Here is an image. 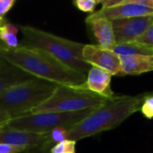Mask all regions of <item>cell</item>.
<instances>
[{"mask_svg":"<svg viewBox=\"0 0 153 153\" xmlns=\"http://www.w3.org/2000/svg\"><path fill=\"white\" fill-rule=\"evenodd\" d=\"M100 11L110 21L153 15V9L139 4L137 0H119L117 6L101 8Z\"/></svg>","mask_w":153,"mask_h":153,"instance_id":"obj_11","label":"cell"},{"mask_svg":"<svg viewBox=\"0 0 153 153\" xmlns=\"http://www.w3.org/2000/svg\"><path fill=\"white\" fill-rule=\"evenodd\" d=\"M19 29L23 37L22 46L42 49L69 68L84 74L91 68L82 57L84 44L60 38L31 26H20Z\"/></svg>","mask_w":153,"mask_h":153,"instance_id":"obj_3","label":"cell"},{"mask_svg":"<svg viewBox=\"0 0 153 153\" xmlns=\"http://www.w3.org/2000/svg\"><path fill=\"white\" fill-rule=\"evenodd\" d=\"M76 142L65 140L62 143L55 144L51 149L50 153H75Z\"/></svg>","mask_w":153,"mask_h":153,"instance_id":"obj_19","label":"cell"},{"mask_svg":"<svg viewBox=\"0 0 153 153\" xmlns=\"http://www.w3.org/2000/svg\"><path fill=\"white\" fill-rule=\"evenodd\" d=\"M48 134H34L0 126V144L25 147L31 151L40 149L48 142Z\"/></svg>","mask_w":153,"mask_h":153,"instance_id":"obj_9","label":"cell"},{"mask_svg":"<svg viewBox=\"0 0 153 153\" xmlns=\"http://www.w3.org/2000/svg\"><path fill=\"white\" fill-rule=\"evenodd\" d=\"M0 46H4V44H3V43L1 42V40H0Z\"/></svg>","mask_w":153,"mask_h":153,"instance_id":"obj_27","label":"cell"},{"mask_svg":"<svg viewBox=\"0 0 153 153\" xmlns=\"http://www.w3.org/2000/svg\"><path fill=\"white\" fill-rule=\"evenodd\" d=\"M73 4L75 5V7L82 12L92 13L95 10L96 5L100 3L96 0H75Z\"/></svg>","mask_w":153,"mask_h":153,"instance_id":"obj_20","label":"cell"},{"mask_svg":"<svg viewBox=\"0 0 153 153\" xmlns=\"http://www.w3.org/2000/svg\"><path fill=\"white\" fill-rule=\"evenodd\" d=\"M96 108L67 113H37L16 117L4 124V127L34 134H48L58 126L70 128Z\"/></svg>","mask_w":153,"mask_h":153,"instance_id":"obj_6","label":"cell"},{"mask_svg":"<svg viewBox=\"0 0 153 153\" xmlns=\"http://www.w3.org/2000/svg\"><path fill=\"white\" fill-rule=\"evenodd\" d=\"M5 22H6V21L4 19H0V28L3 27L5 24Z\"/></svg>","mask_w":153,"mask_h":153,"instance_id":"obj_25","label":"cell"},{"mask_svg":"<svg viewBox=\"0 0 153 153\" xmlns=\"http://www.w3.org/2000/svg\"><path fill=\"white\" fill-rule=\"evenodd\" d=\"M0 58L35 78L57 85L80 87L86 82V74L69 68L48 52L37 48L22 45L9 48L0 46Z\"/></svg>","mask_w":153,"mask_h":153,"instance_id":"obj_1","label":"cell"},{"mask_svg":"<svg viewBox=\"0 0 153 153\" xmlns=\"http://www.w3.org/2000/svg\"><path fill=\"white\" fill-rule=\"evenodd\" d=\"M141 110L147 118H153V92H147L146 98L142 105Z\"/></svg>","mask_w":153,"mask_h":153,"instance_id":"obj_21","label":"cell"},{"mask_svg":"<svg viewBox=\"0 0 153 153\" xmlns=\"http://www.w3.org/2000/svg\"><path fill=\"white\" fill-rule=\"evenodd\" d=\"M11 119H12V117L8 113L0 110V126H4V124H6Z\"/></svg>","mask_w":153,"mask_h":153,"instance_id":"obj_24","label":"cell"},{"mask_svg":"<svg viewBox=\"0 0 153 153\" xmlns=\"http://www.w3.org/2000/svg\"><path fill=\"white\" fill-rule=\"evenodd\" d=\"M111 76L107 71L97 66H91L88 72L86 82L81 87L103 97L112 99L116 95L110 88Z\"/></svg>","mask_w":153,"mask_h":153,"instance_id":"obj_12","label":"cell"},{"mask_svg":"<svg viewBox=\"0 0 153 153\" xmlns=\"http://www.w3.org/2000/svg\"><path fill=\"white\" fill-rule=\"evenodd\" d=\"M5 64H6V62H5L4 60H3L2 58H0V67H1V66H3V65H5Z\"/></svg>","mask_w":153,"mask_h":153,"instance_id":"obj_26","label":"cell"},{"mask_svg":"<svg viewBox=\"0 0 153 153\" xmlns=\"http://www.w3.org/2000/svg\"><path fill=\"white\" fill-rule=\"evenodd\" d=\"M112 25L116 44L134 42L153 23V15L117 19Z\"/></svg>","mask_w":153,"mask_h":153,"instance_id":"obj_7","label":"cell"},{"mask_svg":"<svg viewBox=\"0 0 153 153\" xmlns=\"http://www.w3.org/2000/svg\"><path fill=\"white\" fill-rule=\"evenodd\" d=\"M134 43L153 50V23L134 41Z\"/></svg>","mask_w":153,"mask_h":153,"instance_id":"obj_18","label":"cell"},{"mask_svg":"<svg viewBox=\"0 0 153 153\" xmlns=\"http://www.w3.org/2000/svg\"><path fill=\"white\" fill-rule=\"evenodd\" d=\"M15 0H0V19H4V15L15 4Z\"/></svg>","mask_w":153,"mask_h":153,"instance_id":"obj_23","label":"cell"},{"mask_svg":"<svg viewBox=\"0 0 153 153\" xmlns=\"http://www.w3.org/2000/svg\"><path fill=\"white\" fill-rule=\"evenodd\" d=\"M110 100L111 99L85 90L81 86L72 87L57 85L51 97L39 107L33 108L30 114L49 112L67 113L98 108L107 104Z\"/></svg>","mask_w":153,"mask_h":153,"instance_id":"obj_5","label":"cell"},{"mask_svg":"<svg viewBox=\"0 0 153 153\" xmlns=\"http://www.w3.org/2000/svg\"><path fill=\"white\" fill-rule=\"evenodd\" d=\"M32 79H35V77L20 68L6 63L0 67V94L15 85L26 82Z\"/></svg>","mask_w":153,"mask_h":153,"instance_id":"obj_14","label":"cell"},{"mask_svg":"<svg viewBox=\"0 0 153 153\" xmlns=\"http://www.w3.org/2000/svg\"><path fill=\"white\" fill-rule=\"evenodd\" d=\"M31 151L29 148L25 147H18V146H12L7 144H0V153H21L29 152Z\"/></svg>","mask_w":153,"mask_h":153,"instance_id":"obj_22","label":"cell"},{"mask_svg":"<svg viewBox=\"0 0 153 153\" xmlns=\"http://www.w3.org/2000/svg\"><path fill=\"white\" fill-rule=\"evenodd\" d=\"M118 56H153L152 49H149L139 46L134 42L125 43V44H115L109 48Z\"/></svg>","mask_w":153,"mask_h":153,"instance_id":"obj_15","label":"cell"},{"mask_svg":"<svg viewBox=\"0 0 153 153\" xmlns=\"http://www.w3.org/2000/svg\"><path fill=\"white\" fill-rule=\"evenodd\" d=\"M57 84L42 79H32L15 85L0 94V110L12 118L29 114L51 97Z\"/></svg>","mask_w":153,"mask_h":153,"instance_id":"obj_4","label":"cell"},{"mask_svg":"<svg viewBox=\"0 0 153 153\" xmlns=\"http://www.w3.org/2000/svg\"><path fill=\"white\" fill-rule=\"evenodd\" d=\"M0 40L6 48H16L19 47V41L17 36L10 33L4 25L0 28Z\"/></svg>","mask_w":153,"mask_h":153,"instance_id":"obj_17","label":"cell"},{"mask_svg":"<svg viewBox=\"0 0 153 153\" xmlns=\"http://www.w3.org/2000/svg\"><path fill=\"white\" fill-rule=\"evenodd\" d=\"M69 128L65 126H58L54 128L48 133V142L47 144L48 147L52 148L53 144L62 143L65 140H67V130Z\"/></svg>","mask_w":153,"mask_h":153,"instance_id":"obj_16","label":"cell"},{"mask_svg":"<svg viewBox=\"0 0 153 153\" xmlns=\"http://www.w3.org/2000/svg\"><path fill=\"white\" fill-rule=\"evenodd\" d=\"M147 92L136 96H115L67 130V140L77 142L104 131L114 129L139 111Z\"/></svg>","mask_w":153,"mask_h":153,"instance_id":"obj_2","label":"cell"},{"mask_svg":"<svg viewBox=\"0 0 153 153\" xmlns=\"http://www.w3.org/2000/svg\"><path fill=\"white\" fill-rule=\"evenodd\" d=\"M85 22L92 31L99 46L109 49L116 44L112 22L100 10L89 15Z\"/></svg>","mask_w":153,"mask_h":153,"instance_id":"obj_10","label":"cell"},{"mask_svg":"<svg viewBox=\"0 0 153 153\" xmlns=\"http://www.w3.org/2000/svg\"><path fill=\"white\" fill-rule=\"evenodd\" d=\"M121 62V75H137L153 71V56H119Z\"/></svg>","mask_w":153,"mask_h":153,"instance_id":"obj_13","label":"cell"},{"mask_svg":"<svg viewBox=\"0 0 153 153\" xmlns=\"http://www.w3.org/2000/svg\"><path fill=\"white\" fill-rule=\"evenodd\" d=\"M82 57L91 66H97L112 75H121L120 57L108 48L99 45H85Z\"/></svg>","mask_w":153,"mask_h":153,"instance_id":"obj_8","label":"cell"}]
</instances>
